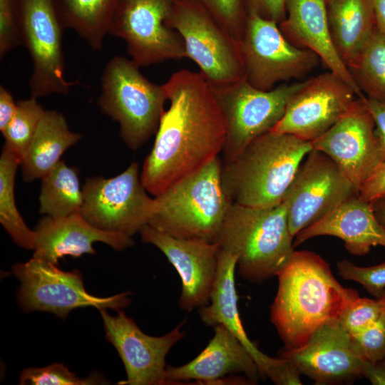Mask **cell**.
Here are the masks:
<instances>
[{
    "instance_id": "cell-1",
    "label": "cell",
    "mask_w": 385,
    "mask_h": 385,
    "mask_svg": "<svg viewBox=\"0 0 385 385\" xmlns=\"http://www.w3.org/2000/svg\"><path fill=\"white\" fill-rule=\"evenodd\" d=\"M163 86L170 107L140 172L144 187L154 197L219 157L226 140L223 115L200 73L179 70Z\"/></svg>"
},
{
    "instance_id": "cell-2",
    "label": "cell",
    "mask_w": 385,
    "mask_h": 385,
    "mask_svg": "<svg viewBox=\"0 0 385 385\" xmlns=\"http://www.w3.org/2000/svg\"><path fill=\"white\" fill-rule=\"evenodd\" d=\"M271 322L286 349L302 346L325 323L339 320L358 292L344 287L329 264L312 251L294 250L278 272Z\"/></svg>"
},
{
    "instance_id": "cell-3",
    "label": "cell",
    "mask_w": 385,
    "mask_h": 385,
    "mask_svg": "<svg viewBox=\"0 0 385 385\" xmlns=\"http://www.w3.org/2000/svg\"><path fill=\"white\" fill-rule=\"evenodd\" d=\"M313 149L292 134L268 131L251 141L232 161L222 163V180L232 202L269 208L283 202L294 175Z\"/></svg>"
},
{
    "instance_id": "cell-4",
    "label": "cell",
    "mask_w": 385,
    "mask_h": 385,
    "mask_svg": "<svg viewBox=\"0 0 385 385\" xmlns=\"http://www.w3.org/2000/svg\"><path fill=\"white\" fill-rule=\"evenodd\" d=\"M219 157L154 197L148 225L177 238L217 243L232 202Z\"/></svg>"
},
{
    "instance_id": "cell-5",
    "label": "cell",
    "mask_w": 385,
    "mask_h": 385,
    "mask_svg": "<svg viewBox=\"0 0 385 385\" xmlns=\"http://www.w3.org/2000/svg\"><path fill=\"white\" fill-rule=\"evenodd\" d=\"M285 205L269 208L232 202L217 244L237 257L244 279L261 282L277 275L293 252Z\"/></svg>"
},
{
    "instance_id": "cell-6",
    "label": "cell",
    "mask_w": 385,
    "mask_h": 385,
    "mask_svg": "<svg viewBox=\"0 0 385 385\" xmlns=\"http://www.w3.org/2000/svg\"><path fill=\"white\" fill-rule=\"evenodd\" d=\"M139 68L123 56L111 58L98 99L101 112L119 123L121 138L134 150L155 134L168 101L163 86L150 82Z\"/></svg>"
},
{
    "instance_id": "cell-7",
    "label": "cell",
    "mask_w": 385,
    "mask_h": 385,
    "mask_svg": "<svg viewBox=\"0 0 385 385\" xmlns=\"http://www.w3.org/2000/svg\"><path fill=\"white\" fill-rule=\"evenodd\" d=\"M11 269L20 282L17 301L26 312H47L66 319L76 309L92 307L118 312L131 302L132 293L128 291L107 297L92 295L85 289L78 270L63 271L56 265L34 255L25 262L16 263Z\"/></svg>"
},
{
    "instance_id": "cell-8",
    "label": "cell",
    "mask_w": 385,
    "mask_h": 385,
    "mask_svg": "<svg viewBox=\"0 0 385 385\" xmlns=\"http://www.w3.org/2000/svg\"><path fill=\"white\" fill-rule=\"evenodd\" d=\"M168 24L181 36L187 58L198 66L211 88L244 78L239 42L200 6L173 0Z\"/></svg>"
},
{
    "instance_id": "cell-9",
    "label": "cell",
    "mask_w": 385,
    "mask_h": 385,
    "mask_svg": "<svg viewBox=\"0 0 385 385\" xmlns=\"http://www.w3.org/2000/svg\"><path fill=\"white\" fill-rule=\"evenodd\" d=\"M12 5L21 45L27 48L33 64L31 97L68 94L76 83L64 76L63 29L55 0H12Z\"/></svg>"
},
{
    "instance_id": "cell-10",
    "label": "cell",
    "mask_w": 385,
    "mask_h": 385,
    "mask_svg": "<svg viewBox=\"0 0 385 385\" xmlns=\"http://www.w3.org/2000/svg\"><path fill=\"white\" fill-rule=\"evenodd\" d=\"M239 45L244 78L262 91L304 77L320 60L312 51L290 43L277 22L255 14H248Z\"/></svg>"
},
{
    "instance_id": "cell-11",
    "label": "cell",
    "mask_w": 385,
    "mask_h": 385,
    "mask_svg": "<svg viewBox=\"0 0 385 385\" xmlns=\"http://www.w3.org/2000/svg\"><path fill=\"white\" fill-rule=\"evenodd\" d=\"M301 83L262 91L242 78L226 86L212 88L226 126L224 163L234 160L251 141L279 122Z\"/></svg>"
},
{
    "instance_id": "cell-12",
    "label": "cell",
    "mask_w": 385,
    "mask_h": 385,
    "mask_svg": "<svg viewBox=\"0 0 385 385\" xmlns=\"http://www.w3.org/2000/svg\"><path fill=\"white\" fill-rule=\"evenodd\" d=\"M81 215L96 227L132 237L148 223L155 199L144 187L137 163L111 178L93 177L82 188Z\"/></svg>"
},
{
    "instance_id": "cell-13",
    "label": "cell",
    "mask_w": 385,
    "mask_h": 385,
    "mask_svg": "<svg viewBox=\"0 0 385 385\" xmlns=\"http://www.w3.org/2000/svg\"><path fill=\"white\" fill-rule=\"evenodd\" d=\"M173 0H120L108 34L122 38L140 68L187 58L184 41L168 19Z\"/></svg>"
},
{
    "instance_id": "cell-14",
    "label": "cell",
    "mask_w": 385,
    "mask_h": 385,
    "mask_svg": "<svg viewBox=\"0 0 385 385\" xmlns=\"http://www.w3.org/2000/svg\"><path fill=\"white\" fill-rule=\"evenodd\" d=\"M354 194L353 185L337 164L312 149L300 164L283 200L291 235L294 238Z\"/></svg>"
},
{
    "instance_id": "cell-15",
    "label": "cell",
    "mask_w": 385,
    "mask_h": 385,
    "mask_svg": "<svg viewBox=\"0 0 385 385\" xmlns=\"http://www.w3.org/2000/svg\"><path fill=\"white\" fill-rule=\"evenodd\" d=\"M363 98H356L334 125L311 142L313 149L337 164L357 195L363 183L383 162L374 120Z\"/></svg>"
},
{
    "instance_id": "cell-16",
    "label": "cell",
    "mask_w": 385,
    "mask_h": 385,
    "mask_svg": "<svg viewBox=\"0 0 385 385\" xmlns=\"http://www.w3.org/2000/svg\"><path fill=\"white\" fill-rule=\"evenodd\" d=\"M356 96L352 88L332 72L312 77L301 83L270 131L312 142L336 123Z\"/></svg>"
},
{
    "instance_id": "cell-17",
    "label": "cell",
    "mask_w": 385,
    "mask_h": 385,
    "mask_svg": "<svg viewBox=\"0 0 385 385\" xmlns=\"http://www.w3.org/2000/svg\"><path fill=\"white\" fill-rule=\"evenodd\" d=\"M106 334L120 357L126 379L119 385L167 384L165 357L171 348L185 336L184 321L170 332L153 337L145 334L124 311L113 316L99 309Z\"/></svg>"
},
{
    "instance_id": "cell-18",
    "label": "cell",
    "mask_w": 385,
    "mask_h": 385,
    "mask_svg": "<svg viewBox=\"0 0 385 385\" xmlns=\"http://www.w3.org/2000/svg\"><path fill=\"white\" fill-rule=\"evenodd\" d=\"M280 356L319 385L349 382L362 376L365 361L339 320L325 323L304 345L284 348Z\"/></svg>"
},
{
    "instance_id": "cell-19",
    "label": "cell",
    "mask_w": 385,
    "mask_h": 385,
    "mask_svg": "<svg viewBox=\"0 0 385 385\" xmlns=\"http://www.w3.org/2000/svg\"><path fill=\"white\" fill-rule=\"evenodd\" d=\"M140 234L142 241L158 248L178 272L182 283L180 308L190 312L207 305L217 274L219 245L177 238L148 224Z\"/></svg>"
},
{
    "instance_id": "cell-20",
    "label": "cell",
    "mask_w": 385,
    "mask_h": 385,
    "mask_svg": "<svg viewBox=\"0 0 385 385\" xmlns=\"http://www.w3.org/2000/svg\"><path fill=\"white\" fill-rule=\"evenodd\" d=\"M215 333L205 348L190 362L167 366V384H180L195 380L206 384L226 383L227 375L244 374L255 384L261 376L258 367L240 341L222 325L214 327Z\"/></svg>"
},
{
    "instance_id": "cell-21",
    "label": "cell",
    "mask_w": 385,
    "mask_h": 385,
    "mask_svg": "<svg viewBox=\"0 0 385 385\" xmlns=\"http://www.w3.org/2000/svg\"><path fill=\"white\" fill-rule=\"evenodd\" d=\"M34 255L57 265L66 256L80 257L93 255V245L103 242L115 250L122 251L133 245L132 237L98 229L77 212L54 218L45 216L35 229Z\"/></svg>"
},
{
    "instance_id": "cell-22",
    "label": "cell",
    "mask_w": 385,
    "mask_h": 385,
    "mask_svg": "<svg viewBox=\"0 0 385 385\" xmlns=\"http://www.w3.org/2000/svg\"><path fill=\"white\" fill-rule=\"evenodd\" d=\"M279 27L290 43L314 52L359 98L364 96L335 48L326 0H286V17Z\"/></svg>"
},
{
    "instance_id": "cell-23",
    "label": "cell",
    "mask_w": 385,
    "mask_h": 385,
    "mask_svg": "<svg viewBox=\"0 0 385 385\" xmlns=\"http://www.w3.org/2000/svg\"><path fill=\"white\" fill-rule=\"evenodd\" d=\"M329 235L342 240L346 250L365 255L372 247H385V227L377 220L372 202L354 194L313 225L298 232L294 247L315 237Z\"/></svg>"
},
{
    "instance_id": "cell-24",
    "label": "cell",
    "mask_w": 385,
    "mask_h": 385,
    "mask_svg": "<svg viewBox=\"0 0 385 385\" xmlns=\"http://www.w3.org/2000/svg\"><path fill=\"white\" fill-rule=\"evenodd\" d=\"M237 257L220 250L216 277L212 288L209 303L200 308L202 322L207 326L222 325L237 338L255 361L261 376H265L268 369L279 358L270 357L250 339L242 322L238 295L235 287Z\"/></svg>"
},
{
    "instance_id": "cell-25",
    "label": "cell",
    "mask_w": 385,
    "mask_h": 385,
    "mask_svg": "<svg viewBox=\"0 0 385 385\" xmlns=\"http://www.w3.org/2000/svg\"><path fill=\"white\" fill-rule=\"evenodd\" d=\"M81 138V134L70 130L61 113L45 110L21 160L24 181L45 177L61 160L63 153Z\"/></svg>"
},
{
    "instance_id": "cell-26",
    "label": "cell",
    "mask_w": 385,
    "mask_h": 385,
    "mask_svg": "<svg viewBox=\"0 0 385 385\" xmlns=\"http://www.w3.org/2000/svg\"><path fill=\"white\" fill-rule=\"evenodd\" d=\"M328 22L337 53L348 67L375 29L371 0H326Z\"/></svg>"
},
{
    "instance_id": "cell-27",
    "label": "cell",
    "mask_w": 385,
    "mask_h": 385,
    "mask_svg": "<svg viewBox=\"0 0 385 385\" xmlns=\"http://www.w3.org/2000/svg\"><path fill=\"white\" fill-rule=\"evenodd\" d=\"M120 0H55L64 30L76 31L93 50L100 51Z\"/></svg>"
},
{
    "instance_id": "cell-28",
    "label": "cell",
    "mask_w": 385,
    "mask_h": 385,
    "mask_svg": "<svg viewBox=\"0 0 385 385\" xmlns=\"http://www.w3.org/2000/svg\"><path fill=\"white\" fill-rule=\"evenodd\" d=\"M39 212L54 218L80 212L83 192L76 169L60 160L42 178Z\"/></svg>"
},
{
    "instance_id": "cell-29",
    "label": "cell",
    "mask_w": 385,
    "mask_h": 385,
    "mask_svg": "<svg viewBox=\"0 0 385 385\" xmlns=\"http://www.w3.org/2000/svg\"><path fill=\"white\" fill-rule=\"evenodd\" d=\"M21 158L6 145L0 157V222L15 244L34 250L36 232L24 222L15 199V177Z\"/></svg>"
},
{
    "instance_id": "cell-30",
    "label": "cell",
    "mask_w": 385,
    "mask_h": 385,
    "mask_svg": "<svg viewBox=\"0 0 385 385\" xmlns=\"http://www.w3.org/2000/svg\"><path fill=\"white\" fill-rule=\"evenodd\" d=\"M348 68L366 97L385 101V36L376 27Z\"/></svg>"
},
{
    "instance_id": "cell-31",
    "label": "cell",
    "mask_w": 385,
    "mask_h": 385,
    "mask_svg": "<svg viewBox=\"0 0 385 385\" xmlns=\"http://www.w3.org/2000/svg\"><path fill=\"white\" fill-rule=\"evenodd\" d=\"M37 98L17 101L16 112L2 135L5 145L23 158L35 133L45 110Z\"/></svg>"
},
{
    "instance_id": "cell-32",
    "label": "cell",
    "mask_w": 385,
    "mask_h": 385,
    "mask_svg": "<svg viewBox=\"0 0 385 385\" xmlns=\"http://www.w3.org/2000/svg\"><path fill=\"white\" fill-rule=\"evenodd\" d=\"M20 384L32 385H93L108 384L100 374L93 373L80 378L63 364H53L43 367H31L23 370L19 376Z\"/></svg>"
},
{
    "instance_id": "cell-33",
    "label": "cell",
    "mask_w": 385,
    "mask_h": 385,
    "mask_svg": "<svg viewBox=\"0 0 385 385\" xmlns=\"http://www.w3.org/2000/svg\"><path fill=\"white\" fill-rule=\"evenodd\" d=\"M211 16L235 40L240 41L248 16L247 0H186Z\"/></svg>"
},
{
    "instance_id": "cell-34",
    "label": "cell",
    "mask_w": 385,
    "mask_h": 385,
    "mask_svg": "<svg viewBox=\"0 0 385 385\" xmlns=\"http://www.w3.org/2000/svg\"><path fill=\"white\" fill-rule=\"evenodd\" d=\"M385 312V300L381 297L369 299L358 297L344 311L339 322L351 335L376 322Z\"/></svg>"
},
{
    "instance_id": "cell-35",
    "label": "cell",
    "mask_w": 385,
    "mask_h": 385,
    "mask_svg": "<svg viewBox=\"0 0 385 385\" xmlns=\"http://www.w3.org/2000/svg\"><path fill=\"white\" fill-rule=\"evenodd\" d=\"M339 275L345 280L361 284L376 298L385 291V262L370 267H360L349 260H342L337 265Z\"/></svg>"
},
{
    "instance_id": "cell-36",
    "label": "cell",
    "mask_w": 385,
    "mask_h": 385,
    "mask_svg": "<svg viewBox=\"0 0 385 385\" xmlns=\"http://www.w3.org/2000/svg\"><path fill=\"white\" fill-rule=\"evenodd\" d=\"M351 337L365 361L385 359V312L376 322Z\"/></svg>"
},
{
    "instance_id": "cell-37",
    "label": "cell",
    "mask_w": 385,
    "mask_h": 385,
    "mask_svg": "<svg viewBox=\"0 0 385 385\" xmlns=\"http://www.w3.org/2000/svg\"><path fill=\"white\" fill-rule=\"evenodd\" d=\"M21 45L12 0H0V58Z\"/></svg>"
},
{
    "instance_id": "cell-38",
    "label": "cell",
    "mask_w": 385,
    "mask_h": 385,
    "mask_svg": "<svg viewBox=\"0 0 385 385\" xmlns=\"http://www.w3.org/2000/svg\"><path fill=\"white\" fill-rule=\"evenodd\" d=\"M301 374L292 361L280 356L277 361L268 369L265 376L277 385H300L302 384Z\"/></svg>"
},
{
    "instance_id": "cell-39",
    "label": "cell",
    "mask_w": 385,
    "mask_h": 385,
    "mask_svg": "<svg viewBox=\"0 0 385 385\" xmlns=\"http://www.w3.org/2000/svg\"><path fill=\"white\" fill-rule=\"evenodd\" d=\"M248 14L281 23L286 17V0H247Z\"/></svg>"
},
{
    "instance_id": "cell-40",
    "label": "cell",
    "mask_w": 385,
    "mask_h": 385,
    "mask_svg": "<svg viewBox=\"0 0 385 385\" xmlns=\"http://www.w3.org/2000/svg\"><path fill=\"white\" fill-rule=\"evenodd\" d=\"M358 195L369 202L385 195V161L379 163L363 183Z\"/></svg>"
},
{
    "instance_id": "cell-41",
    "label": "cell",
    "mask_w": 385,
    "mask_h": 385,
    "mask_svg": "<svg viewBox=\"0 0 385 385\" xmlns=\"http://www.w3.org/2000/svg\"><path fill=\"white\" fill-rule=\"evenodd\" d=\"M363 99L374 120L376 133L381 145L384 162L385 161V101L369 98L365 96Z\"/></svg>"
},
{
    "instance_id": "cell-42",
    "label": "cell",
    "mask_w": 385,
    "mask_h": 385,
    "mask_svg": "<svg viewBox=\"0 0 385 385\" xmlns=\"http://www.w3.org/2000/svg\"><path fill=\"white\" fill-rule=\"evenodd\" d=\"M17 110L11 93L4 86H0V131L1 133L9 125Z\"/></svg>"
},
{
    "instance_id": "cell-43",
    "label": "cell",
    "mask_w": 385,
    "mask_h": 385,
    "mask_svg": "<svg viewBox=\"0 0 385 385\" xmlns=\"http://www.w3.org/2000/svg\"><path fill=\"white\" fill-rule=\"evenodd\" d=\"M362 376L368 379L373 385H385V359L374 362L365 361Z\"/></svg>"
},
{
    "instance_id": "cell-44",
    "label": "cell",
    "mask_w": 385,
    "mask_h": 385,
    "mask_svg": "<svg viewBox=\"0 0 385 385\" xmlns=\"http://www.w3.org/2000/svg\"><path fill=\"white\" fill-rule=\"evenodd\" d=\"M371 1L376 28L385 36V0H371Z\"/></svg>"
},
{
    "instance_id": "cell-45",
    "label": "cell",
    "mask_w": 385,
    "mask_h": 385,
    "mask_svg": "<svg viewBox=\"0 0 385 385\" xmlns=\"http://www.w3.org/2000/svg\"><path fill=\"white\" fill-rule=\"evenodd\" d=\"M371 202L377 220L385 227V198L381 197Z\"/></svg>"
},
{
    "instance_id": "cell-46",
    "label": "cell",
    "mask_w": 385,
    "mask_h": 385,
    "mask_svg": "<svg viewBox=\"0 0 385 385\" xmlns=\"http://www.w3.org/2000/svg\"><path fill=\"white\" fill-rule=\"evenodd\" d=\"M381 297H382L384 299V300H385V291H384V292L383 293V294L381 295Z\"/></svg>"
},
{
    "instance_id": "cell-47",
    "label": "cell",
    "mask_w": 385,
    "mask_h": 385,
    "mask_svg": "<svg viewBox=\"0 0 385 385\" xmlns=\"http://www.w3.org/2000/svg\"><path fill=\"white\" fill-rule=\"evenodd\" d=\"M383 197L385 198V195Z\"/></svg>"
}]
</instances>
